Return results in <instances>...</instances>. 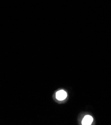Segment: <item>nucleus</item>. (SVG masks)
<instances>
[{
	"label": "nucleus",
	"mask_w": 111,
	"mask_h": 125,
	"mask_svg": "<svg viewBox=\"0 0 111 125\" xmlns=\"http://www.w3.org/2000/svg\"><path fill=\"white\" fill-rule=\"evenodd\" d=\"M93 121V118L90 115H87L85 116L82 120V125H90L92 124Z\"/></svg>",
	"instance_id": "obj_2"
},
{
	"label": "nucleus",
	"mask_w": 111,
	"mask_h": 125,
	"mask_svg": "<svg viewBox=\"0 0 111 125\" xmlns=\"http://www.w3.org/2000/svg\"><path fill=\"white\" fill-rule=\"evenodd\" d=\"M67 97L66 92L63 90H61L58 91L56 94V97L59 101H62L65 100Z\"/></svg>",
	"instance_id": "obj_1"
}]
</instances>
